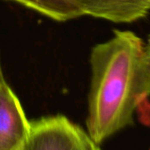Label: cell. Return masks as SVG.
Segmentation results:
<instances>
[{
	"mask_svg": "<svg viewBox=\"0 0 150 150\" xmlns=\"http://www.w3.org/2000/svg\"><path fill=\"white\" fill-rule=\"evenodd\" d=\"M84 15L114 23H132L147 16L150 0H69Z\"/></svg>",
	"mask_w": 150,
	"mask_h": 150,
	"instance_id": "cell-4",
	"label": "cell"
},
{
	"mask_svg": "<svg viewBox=\"0 0 150 150\" xmlns=\"http://www.w3.org/2000/svg\"><path fill=\"white\" fill-rule=\"evenodd\" d=\"M28 144V143H27ZM20 150H27V145L23 147V148H21V149H20Z\"/></svg>",
	"mask_w": 150,
	"mask_h": 150,
	"instance_id": "cell-8",
	"label": "cell"
},
{
	"mask_svg": "<svg viewBox=\"0 0 150 150\" xmlns=\"http://www.w3.org/2000/svg\"><path fill=\"white\" fill-rule=\"evenodd\" d=\"M142 66L145 84L146 88L150 92V34L147 36L146 42H144L142 54Z\"/></svg>",
	"mask_w": 150,
	"mask_h": 150,
	"instance_id": "cell-6",
	"label": "cell"
},
{
	"mask_svg": "<svg viewBox=\"0 0 150 150\" xmlns=\"http://www.w3.org/2000/svg\"><path fill=\"white\" fill-rule=\"evenodd\" d=\"M18 3L40 14H46L53 10L59 0H8Z\"/></svg>",
	"mask_w": 150,
	"mask_h": 150,
	"instance_id": "cell-5",
	"label": "cell"
},
{
	"mask_svg": "<svg viewBox=\"0 0 150 150\" xmlns=\"http://www.w3.org/2000/svg\"><path fill=\"white\" fill-rule=\"evenodd\" d=\"M0 75H3V73H2V68H1V63H0Z\"/></svg>",
	"mask_w": 150,
	"mask_h": 150,
	"instance_id": "cell-7",
	"label": "cell"
},
{
	"mask_svg": "<svg viewBox=\"0 0 150 150\" xmlns=\"http://www.w3.org/2000/svg\"><path fill=\"white\" fill-rule=\"evenodd\" d=\"M30 121L15 93L0 75V150H20L28 140Z\"/></svg>",
	"mask_w": 150,
	"mask_h": 150,
	"instance_id": "cell-3",
	"label": "cell"
},
{
	"mask_svg": "<svg viewBox=\"0 0 150 150\" xmlns=\"http://www.w3.org/2000/svg\"><path fill=\"white\" fill-rule=\"evenodd\" d=\"M27 150H102L88 133L64 115L30 121Z\"/></svg>",
	"mask_w": 150,
	"mask_h": 150,
	"instance_id": "cell-2",
	"label": "cell"
},
{
	"mask_svg": "<svg viewBox=\"0 0 150 150\" xmlns=\"http://www.w3.org/2000/svg\"><path fill=\"white\" fill-rule=\"evenodd\" d=\"M144 42L135 33L114 30L91 50V84L87 132L101 145L133 125V116L150 96L142 66Z\"/></svg>",
	"mask_w": 150,
	"mask_h": 150,
	"instance_id": "cell-1",
	"label": "cell"
}]
</instances>
